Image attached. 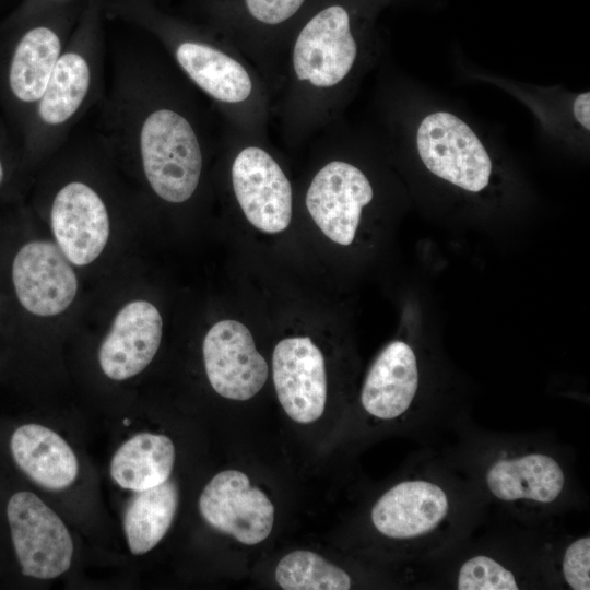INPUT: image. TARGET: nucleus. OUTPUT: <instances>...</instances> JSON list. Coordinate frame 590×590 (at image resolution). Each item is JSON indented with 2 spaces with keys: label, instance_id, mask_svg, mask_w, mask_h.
Returning <instances> with one entry per match:
<instances>
[{
  "label": "nucleus",
  "instance_id": "f257e3e1",
  "mask_svg": "<svg viewBox=\"0 0 590 590\" xmlns=\"http://www.w3.org/2000/svg\"><path fill=\"white\" fill-rule=\"evenodd\" d=\"M154 57L117 58L97 138L137 158L153 193L181 204L198 190L211 138L193 87Z\"/></svg>",
  "mask_w": 590,
  "mask_h": 590
},
{
  "label": "nucleus",
  "instance_id": "f03ea898",
  "mask_svg": "<svg viewBox=\"0 0 590 590\" xmlns=\"http://www.w3.org/2000/svg\"><path fill=\"white\" fill-rule=\"evenodd\" d=\"M354 0H315L287 37L272 83L285 138H307L335 118L371 47Z\"/></svg>",
  "mask_w": 590,
  "mask_h": 590
},
{
  "label": "nucleus",
  "instance_id": "7ed1b4c3",
  "mask_svg": "<svg viewBox=\"0 0 590 590\" xmlns=\"http://www.w3.org/2000/svg\"><path fill=\"white\" fill-rule=\"evenodd\" d=\"M142 21L178 72L219 110L228 130L267 138L269 84L233 43L210 26L200 28L151 12Z\"/></svg>",
  "mask_w": 590,
  "mask_h": 590
},
{
  "label": "nucleus",
  "instance_id": "20e7f679",
  "mask_svg": "<svg viewBox=\"0 0 590 590\" xmlns=\"http://www.w3.org/2000/svg\"><path fill=\"white\" fill-rule=\"evenodd\" d=\"M105 47L92 22L72 35L28 120L20 132L27 156H39L69 138L105 94Z\"/></svg>",
  "mask_w": 590,
  "mask_h": 590
},
{
  "label": "nucleus",
  "instance_id": "39448f33",
  "mask_svg": "<svg viewBox=\"0 0 590 590\" xmlns=\"http://www.w3.org/2000/svg\"><path fill=\"white\" fill-rule=\"evenodd\" d=\"M315 0H203L210 27L233 43L272 83L294 26Z\"/></svg>",
  "mask_w": 590,
  "mask_h": 590
},
{
  "label": "nucleus",
  "instance_id": "423d86ee",
  "mask_svg": "<svg viewBox=\"0 0 590 590\" xmlns=\"http://www.w3.org/2000/svg\"><path fill=\"white\" fill-rule=\"evenodd\" d=\"M70 35L57 23H28L0 51V103L22 131L42 97Z\"/></svg>",
  "mask_w": 590,
  "mask_h": 590
},
{
  "label": "nucleus",
  "instance_id": "0eeeda50",
  "mask_svg": "<svg viewBox=\"0 0 590 590\" xmlns=\"http://www.w3.org/2000/svg\"><path fill=\"white\" fill-rule=\"evenodd\" d=\"M413 138L422 163L438 178L469 192L488 186L493 172L489 153L474 129L456 114H425Z\"/></svg>",
  "mask_w": 590,
  "mask_h": 590
},
{
  "label": "nucleus",
  "instance_id": "6e6552de",
  "mask_svg": "<svg viewBox=\"0 0 590 590\" xmlns=\"http://www.w3.org/2000/svg\"><path fill=\"white\" fill-rule=\"evenodd\" d=\"M231 180L235 199L251 225L266 233L287 228L293 215V188L285 172L260 140L239 134Z\"/></svg>",
  "mask_w": 590,
  "mask_h": 590
},
{
  "label": "nucleus",
  "instance_id": "1a4fd4ad",
  "mask_svg": "<svg viewBox=\"0 0 590 590\" xmlns=\"http://www.w3.org/2000/svg\"><path fill=\"white\" fill-rule=\"evenodd\" d=\"M455 511V499L446 486L417 477L385 492L374 504L370 518L381 535L420 545L448 529Z\"/></svg>",
  "mask_w": 590,
  "mask_h": 590
},
{
  "label": "nucleus",
  "instance_id": "9d476101",
  "mask_svg": "<svg viewBox=\"0 0 590 590\" xmlns=\"http://www.w3.org/2000/svg\"><path fill=\"white\" fill-rule=\"evenodd\" d=\"M7 516L22 574L51 579L67 571L73 555L71 535L59 516L38 496L17 492Z\"/></svg>",
  "mask_w": 590,
  "mask_h": 590
},
{
  "label": "nucleus",
  "instance_id": "9b49d317",
  "mask_svg": "<svg viewBox=\"0 0 590 590\" xmlns=\"http://www.w3.org/2000/svg\"><path fill=\"white\" fill-rule=\"evenodd\" d=\"M374 199V188L355 164L332 160L314 175L305 205L316 225L334 243L350 245L362 212Z\"/></svg>",
  "mask_w": 590,
  "mask_h": 590
},
{
  "label": "nucleus",
  "instance_id": "f8f14e48",
  "mask_svg": "<svg viewBox=\"0 0 590 590\" xmlns=\"http://www.w3.org/2000/svg\"><path fill=\"white\" fill-rule=\"evenodd\" d=\"M199 510L211 527L247 545L266 540L274 523L269 497L237 470L222 471L205 485Z\"/></svg>",
  "mask_w": 590,
  "mask_h": 590
},
{
  "label": "nucleus",
  "instance_id": "ddd939ff",
  "mask_svg": "<svg viewBox=\"0 0 590 590\" xmlns=\"http://www.w3.org/2000/svg\"><path fill=\"white\" fill-rule=\"evenodd\" d=\"M203 359L212 388L226 399L249 400L268 378V364L250 331L236 320L219 321L208 331Z\"/></svg>",
  "mask_w": 590,
  "mask_h": 590
},
{
  "label": "nucleus",
  "instance_id": "4468645a",
  "mask_svg": "<svg viewBox=\"0 0 590 590\" xmlns=\"http://www.w3.org/2000/svg\"><path fill=\"white\" fill-rule=\"evenodd\" d=\"M50 223L58 247L69 261L86 266L105 248L109 215L101 193L88 182L73 179L55 193Z\"/></svg>",
  "mask_w": 590,
  "mask_h": 590
},
{
  "label": "nucleus",
  "instance_id": "2eb2a0df",
  "mask_svg": "<svg viewBox=\"0 0 590 590\" xmlns=\"http://www.w3.org/2000/svg\"><path fill=\"white\" fill-rule=\"evenodd\" d=\"M11 272L20 304L33 315H58L75 297L76 275L61 249L50 241L34 240L22 246Z\"/></svg>",
  "mask_w": 590,
  "mask_h": 590
},
{
  "label": "nucleus",
  "instance_id": "dca6fc26",
  "mask_svg": "<svg viewBox=\"0 0 590 590\" xmlns=\"http://www.w3.org/2000/svg\"><path fill=\"white\" fill-rule=\"evenodd\" d=\"M273 381L285 413L308 424L323 414L327 374L321 351L307 337L280 341L272 355Z\"/></svg>",
  "mask_w": 590,
  "mask_h": 590
},
{
  "label": "nucleus",
  "instance_id": "f3484780",
  "mask_svg": "<svg viewBox=\"0 0 590 590\" xmlns=\"http://www.w3.org/2000/svg\"><path fill=\"white\" fill-rule=\"evenodd\" d=\"M483 479L492 497L518 507H551L567 486L560 462L543 451L497 456L486 465Z\"/></svg>",
  "mask_w": 590,
  "mask_h": 590
},
{
  "label": "nucleus",
  "instance_id": "a211bd4d",
  "mask_svg": "<svg viewBox=\"0 0 590 590\" xmlns=\"http://www.w3.org/2000/svg\"><path fill=\"white\" fill-rule=\"evenodd\" d=\"M162 329V317L153 304L134 300L123 306L99 347L104 374L125 380L141 373L160 347Z\"/></svg>",
  "mask_w": 590,
  "mask_h": 590
},
{
  "label": "nucleus",
  "instance_id": "6ab92c4d",
  "mask_svg": "<svg viewBox=\"0 0 590 590\" xmlns=\"http://www.w3.org/2000/svg\"><path fill=\"white\" fill-rule=\"evenodd\" d=\"M418 387L420 370L413 349L403 341H393L370 366L361 403L377 420H399L410 411Z\"/></svg>",
  "mask_w": 590,
  "mask_h": 590
},
{
  "label": "nucleus",
  "instance_id": "aec40b11",
  "mask_svg": "<svg viewBox=\"0 0 590 590\" xmlns=\"http://www.w3.org/2000/svg\"><path fill=\"white\" fill-rule=\"evenodd\" d=\"M10 448L21 470L45 488L68 487L78 475L73 450L61 436L45 426H20L12 434Z\"/></svg>",
  "mask_w": 590,
  "mask_h": 590
},
{
  "label": "nucleus",
  "instance_id": "412c9836",
  "mask_svg": "<svg viewBox=\"0 0 590 590\" xmlns=\"http://www.w3.org/2000/svg\"><path fill=\"white\" fill-rule=\"evenodd\" d=\"M175 447L165 435L140 433L123 442L110 462V475L122 488L141 492L170 476Z\"/></svg>",
  "mask_w": 590,
  "mask_h": 590
},
{
  "label": "nucleus",
  "instance_id": "4be33fe9",
  "mask_svg": "<svg viewBox=\"0 0 590 590\" xmlns=\"http://www.w3.org/2000/svg\"><path fill=\"white\" fill-rule=\"evenodd\" d=\"M137 494L129 502L123 528L132 554L151 551L168 531L178 506V488L172 481Z\"/></svg>",
  "mask_w": 590,
  "mask_h": 590
},
{
  "label": "nucleus",
  "instance_id": "5701e85b",
  "mask_svg": "<svg viewBox=\"0 0 590 590\" xmlns=\"http://www.w3.org/2000/svg\"><path fill=\"white\" fill-rule=\"evenodd\" d=\"M275 579L285 590H347L351 577L342 568L311 551H294L275 568Z\"/></svg>",
  "mask_w": 590,
  "mask_h": 590
},
{
  "label": "nucleus",
  "instance_id": "b1692460",
  "mask_svg": "<svg viewBox=\"0 0 590 590\" xmlns=\"http://www.w3.org/2000/svg\"><path fill=\"white\" fill-rule=\"evenodd\" d=\"M456 588L460 590H515L519 581L514 571L498 559L479 554L459 567Z\"/></svg>",
  "mask_w": 590,
  "mask_h": 590
},
{
  "label": "nucleus",
  "instance_id": "393cba45",
  "mask_svg": "<svg viewBox=\"0 0 590 590\" xmlns=\"http://www.w3.org/2000/svg\"><path fill=\"white\" fill-rule=\"evenodd\" d=\"M562 576L573 590L590 589V538L581 536L573 541L562 557Z\"/></svg>",
  "mask_w": 590,
  "mask_h": 590
},
{
  "label": "nucleus",
  "instance_id": "a878e982",
  "mask_svg": "<svg viewBox=\"0 0 590 590\" xmlns=\"http://www.w3.org/2000/svg\"><path fill=\"white\" fill-rule=\"evenodd\" d=\"M570 117L576 126L582 131L589 132L590 129V93L582 92L576 95L570 103Z\"/></svg>",
  "mask_w": 590,
  "mask_h": 590
},
{
  "label": "nucleus",
  "instance_id": "bb28decb",
  "mask_svg": "<svg viewBox=\"0 0 590 590\" xmlns=\"http://www.w3.org/2000/svg\"><path fill=\"white\" fill-rule=\"evenodd\" d=\"M9 134L0 122V189H2L5 185L9 175Z\"/></svg>",
  "mask_w": 590,
  "mask_h": 590
}]
</instances>
